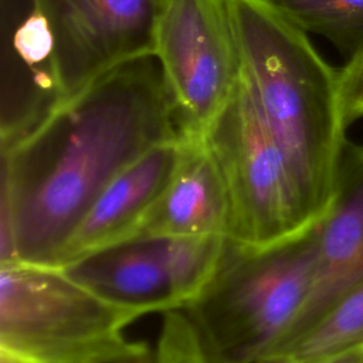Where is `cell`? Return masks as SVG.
<instances>
[{"label":"cell","instance_id":"e0dca14e","mask_svg":"<svg viewBox=\"0 0 363 363\" xmlns=\"http://www.w3.org/2000/svg\"><path fill=\"white\" fill-rule=\"evenodd\" d=\"M259 363H363V347H357L349 352H343L330 357L319 359V360H306V362H295V360H262Z\"/></svg>","mask_w":363,"mask_h":363},{"label":"cell","instance_id":"6da1fadb","mask_svg":"<svg viewBox=\"0 0 363 363\" xmlns=\"http://www.w3.org/2000/svg\"><path fill=\"white\" fill-rule=\"evenodd\" d=\"M179 139L156 55L125 62L61 102L1 146L0 262L51 265L123 167Z\"/></svg>","mask_w":363,"mask_h":363},{"label":"cell","instance_id":"ba28073f","mask_svg":"<svg viewBox=\"0 0 363 363\" xmlns=\"http://www.w3.org/2000/svg\"><path fill=\"white\" fill-rule=\"evenodd\" d=\"M180 155L182 140H172L153 146L123 167L62 242L51 267L64 269L101 251L138 241Z\"/></svg>","mask_w":363,"mask_h":363},{"label":"cell","instance_id":"ac0fdd59","mask_svg":"<svg viewBox=\"0 0 363 363\" xmlns=\"http://www.w3.org/2000/svg\"><path fill=\"white\" fill-rule=\"evenodd\" d=\"M152 349V347H150ZM150 359V352L143 354V356H135V357H128V359H121V360H115V362H109V363H149Z\"/></svg>","mask_w":363,"mask_h":363},{"label":"cell","instance_id":"9a60e30c","mask_svg":"<svg viewBox=\"0 0 363 363\" xmlns=\"http://www.w3.org/2000/svg\"><path fill=\"white\" fill-rule=\"evenodd\" d=\"M149 363H214L186 309L162 312Z\"/></svg>","mask_w":363,"mask_h":363},{"label":"cell","instance_id":"8992f818","mask_svg":"<svg viewBox=\"0 0 363 363\" xmlns=\"http://www.w3.org/2000/svg\"><path fill=\"white\" fill-rule=\"evenodd\" d=\"M155 55L180 140L206 139L241 77L228 0H166Z\"/></svg>","mask_w":363,"mask_h":363},{"label":"cell","instance_id":"277c9868","mask_svg":"<svg viewBox=\"0 0 363 363\" xmlns=\"http://www.w3.org/2000/svg\"><path fill=\"white\" fill-rule=\"evenodd\" d=\"M315 264L316 224L261 250L230 241L216 277L186 308L213 362L259 363L278 349L302 313Z\"/></svg>","mask_w":363,"mask_h":363},{"label":"cell","instance_id":"5bb4252c","mask_svg":"<svg viewBox=\"0 0 363 363\" xmlns=\"http://www.w3.org/2000/svg\"><path fill=\"white\" fill-rule=\"evenodd\" d=\"M305 33L330 41L346 57L363 45V0H271Z\"/></svg>","mask_w":363,"mask_h":363},{"label":"cell","instance_id":"8fae6325","mask_svg":"<svg viewBox=\"0 0 363 363\" xmlns=\"http://www.w3.org/2000/svg\"><path fill=\"white\" fill-rule=\"evenodd\" d=\"M74 279L96 294L152 312L182 309L146 241H133L91 255L68 268Z\"/></svg>","mask_w":363,"mask_h":363},{"label":"cell","instance_id":"3957f363","mask_svg":"<svg viewBox=\"0 0 363 363\" xmlns=\"http://www.w3.org/2000/svg\"><path fill=\"white\" fill-rule=\"evenodd\" d=\"M149 312L113 302L65 269L0 262V363H109L150 346L125 329Z\"/></svg>","mask_w":363,"mask_h":363},{"label":"cell","instance_id":"2e32d148","mask_svg":"<svg viewBox=\"0 0 363 363\" xmlns=\"http://www.w3.org/2000/svg\"><path fill=\"white\" fill-rule=\"evenodd\" d=\"M337 98L346 126L363 118V45L337 71Z\"/></svg>","mask_w":363,"mask_h":363},{"label":"cell","instance_id":"7c38bea8","mask_svg":"<svg viewBox=\"0 0 363 363\" xmlns=\"http://www.w3.org/2000/svg\"><path fill=\"white\" fill-rule=\"evenodd\" d=\"M159 261L182 309L189 308L216 277L225 251V235H172L143 240Z\"/></svg>","mask_w":363,"mask_h":363},{"label":"cell","instance_id":"9c48e42d","mask_svg":"<svg viewBox=\"0 0 363 363\" xmlns=\"http://www.w3.org/2000/svg\"><path fill=\"white\" fill-rule=\"evenodd\" d=\"M362 282L363 143L346 140L330 206L316 223V264L311 292L295 328L282 345L311 328Z\"/></svg>","mask_w":363,"mask_h":363},{"label":"cell","instance_id":"5b68a950","mask_svg":"<svg viewBox=\"0 0 363 363\" xmlns=\"http://www.w3.org/2000/svg\"><path fill=\"white\" fill-rule=\"evenodd\" d=\"M206 140L224 179L230 208L228 240L233 244L261 250L318 223L311 217L242 74Z\"/></svg>","mask_w":363,"mask_h":363},{"label":"cell","instance_id":"4fadbf2b","mask_svg":"<svg viewBox=\"0 0 363 363\" xmlns=\"http://www.w3.org/2000/svg\"><path fill=\"white\" fill-rule=\"evenodd\" d=\"M357 347H363V282L264 360H319Z\"/></svg>","mask_w":363,"mask_h":363},{"label":"cell","instance_id":"52a82bcc","mask_svg":"<svg viewBox=\"0 0 363 363\" xmlns=\"http://www.w3.org/2000/svg\"><path fill=\"white\" fill-rule=\"evenodd\" d=\"M37 1L54 37L58 105L105 72L155 55L157 24L166 0Z\"/></svg>","mask_w":363,"mask_h":363},{"label":"cell","instance_id":"30bf717a","mask_svg":"<svg viewBox=\"0 0 363 363\" xmlns=\"http://www.w3.org/2000/svg\"><path fill=\"white\" fill-rule=\"evenodd\" d=\"M228 217L224 179L207 140H182L177 167L150 210L138 241L211 234L228 238Z\"/></svg>","mask_w":363,"mask_h":363},{"label":"cell","instance_id":"7a4b0ae2","mask_svg":"<svg viewBox=\"0 0 363 363\" xmlns=\"http://www.w3.org/2000/svg\"><path fill=\"white\" fill-rule=\"evenodd\" d=\"M241 74L315 221L328 211L346 143L337 71L271 0H228Z\"/></svg>","mask_w":363,"mask_h":363}]
</instances>
